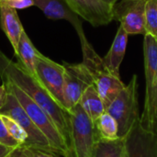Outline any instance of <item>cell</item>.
I'll return each mask as SVG.
<instances>
[{"label":"cell","mask_w":157,"mask_h":157,"mask_svg":"<svg viewBox=\"0 0 157 157\" xmlns=\"http://www.w3.org/2000/svg\"><path fill=\"white\" fill-rule=\"evenodd\" d=\"M2 84L5 85L6 90L12 92L15 95L17 101L31 119V121L34 122V124L47 137L54 151L58 155L63 156L65 152L68 150V146L63 136L51 117L31 98H29L13 83L7 80H2Z\"/></svg>","instance_id":"4"},{"label":"cell","mask_w":157,"mask_h":157,"mask_svg":"<svg viewBox=\"0 0 157 157\" xmlns=\"http://www.w3.org/2000/svg\"><path fill=\"white\" fill-rule=\"evenodd\" d=\"M6 91V100L4 107L0 110V114H4L12 118L26 132L28 135V140L23 145L55 152L54 149L52 147L47 137L34 124V122L31 121V119L29 117V115L26 113L24 109L17 101L15 95L8 90Z\"/></svg>","instance_id":"8"},{"label":"cell","mask_w":157,"mask_h":157,"mask_svg":"<svg viewBox=\"0 0 157 157\" xmlns=\"http://www.w3.org/2000/svg\"><path fill=\"white\" fill-rule=\"evenodd\" d=\"M1 1H5V0H0V2H1Z\"/></svg>","instance_id":"30"},{"label":"cell","mask_w":157,"mask_h":157,"mask_svg":"<svg viewBox=\"0 0 157 157\" xmlns=\"http://www.w3.org/2000/svg\"><path fill=\"white\" fill-rule=\"evenodd\" d=\"M6 96H7V91L4 84L0 86V110L4 107L6 100Z\"/></svg>","instance_id":"25"},{"label":"cell","mask_w":157,"mask_h":157,"mask_svg":"<svg viewBox=\"0 0 157 157\" xmlns=\"http://www.w3.org/2000/svg\"><path fill=\"white\" fill-rule=\"evenodd\" d=\"M71 9L94 27L109 24L112 19V6L101 0H66Z\"/></svg>","instance_id":"12"},{"label":"cell","mask_w":157,"mask_h":157,"mask_svg":"<svg viewBox=\"0 0 157 157\" xmlns=\"http://www.w3.org/2000/svg\"><path fill=\"white\" fill-rule=\"evenodd\" d=\"M9 157H28V156L25 155V153L22 151L21 147L19 146V147H17V148H16V149L14 150V152L12 153V155H11Z\"/></svg>","instance_id":"27"},{"label":"cell","mask_w":157,"mask_h":157,"mask_svg":"<svg viewBox=\"0 0 157 157\" xmlns=\"http://www.w3.org/2000/svg\"><path fill=\"white\" fill-rule=\"evenodd\" d=\"M0 27L16 52L24 29L17 10L9 6L6 0L0 2Z\"/></svg>","instance_id":"14"},{"label":"cell","mask_w":157,"mask_h":157,"mask_svg":"<svg viewBox=\"0 0 157 157\" xmlns=\"http://www.w3.org/2000/svg\"><path fill=\"white\" fill-rule=\"evenodd\" d=\"M1 120L6 127V129L7 130L8 133L10 134V136L16 140L20 145L25 144V143L28 140V135L26 133V132L20 127V125L14 121L12 118L4 115V114H0Z\"/></svg>","instance_id":"20"},{"label":"cell","mask_w":157,"mask_h":157,"mask_svg":"<svg viewBox=\"0 0 157 157\" xmlns=\"http://www.w3.org/2000/svg\"><path fill=\"white\" fill-rule=\"evenodd\" d=\"M71 113V140L68 150L73 157H93L98 136L94 122L88 118L80 105Z\"/></svg>","instance_id":"6"},{"label":"cell","mask_w":157,"mask_h":157,"mask_svg":"<svg viewBox=\"0 0 157 157\" xmlns=\"http://www.w3.org/2000/svg\"><path fill=\"white\" fill-rule=\"evenodd\" d=\"M145 28L146 33L157 39V0H146Z\"/></svg>","instance_id":"21"},{"label":"cell","mask_w":157,"mask_h":157,"mask_svg":"<svg viewBox=\"0 0 157 157\" xmlns=\"http://www.w3.org/2000/svg\"><path fill=\"white\" fill-rule=\"evenodd\" d=\"M0 78L19 87L31 98L53 121L69 147L71 140V113L61 107L42 87L37 78L20 63H15L0 51Z\"/></svg>","instance_id":"1"},{"label":"cell","mask_w":157,"mask_h":157,"mask_svg":"<svg viewBox=\"0 0 157 157\" xmlns=\"http://www.w3.org/2000/svg\"><path fill=\"white\" fill-rule=\"evenodd\" d=\"M101 1H103L105 4H107V5L110 6H113L119 0H101Z\"/></svg>","instance_id":"28"},{"label":"cell","mask_w":157,"mask_h":157,"mask_svg":"<svg viewBox=\"0 0 157 157\" xmlns=\"http://www.w3.org/2000/svg\"><path fill=\"white\" fill-rule=\"evenodd\" d=\"M20 147L28 157H63L52 151L43 150L36 147H30V146H24V145H20Z\"/></svg>","instance_id":"22"},{"label":"cell","mask_w":157,"mask_h":157,"mask_svg":"<svg viewBox=\"0 0 157 157\" xmlns=\"http://www.w3.org/2000/svg\"><path fill=\"white\" fill-rule=\"evenodd\" d=\"M128 35L129 34L124 30V29L120 26L109 51L103 58L104 63L109 71L117 77H121L120 67L125 55L128 43Z\"/></svg>","instance_id":"15"},{"label":"cell","mask_w":157,"mask_h":157,"mask_svg":"<svg viewBox=\"0 0 157 157\" xmlns=\"http://www.w3.org/2000/svg\"><path fill=\"white\" fill-rule=\"evenodd\" d=\"M106 111L118 123L119 137H125L133 125L140 121L137 75H133L128 85L120 91Z\"/></svg>","instance_id":"5"},{"label":"cell","mask_w":157,"mask_h":157,"mask_svg":"<svg viewBox=\"0 0 157 157\" xmlns=\"http://www.w3.org/2000/svg\"><path fill=\"white\" fill-rule=\"evenodd\" d=\"M127 157H157V133L144 128L138 121L125 136Z\"/></svg>","instance_id":"11"},{"label":"cell","mask_w":157,"mask_h":157,"mask_svg":"<svg viewBox=\"0 0 157 157\" xmlns=\"http://www.w3.org/2000/svg\"><path fill=\"white\" fill-rule=\"evenodd\" d=\"M93 157H127L125 137L114 140L98 139L94 148Z\"/></svg>","instance_id":"18"},{"label":"cell","mask_w":157,"mask_h":157,"mask_svg":"<svg viewBox=\"0 0 157 157\" xmlns=\"http://www.w3.org/2000/svg\"><path fill=\"white\" fill-rule=\"evenodd\" d=\"M35 77L48 94L61 107L66 109L63 98V64H60L38 52L35 63Z\"/></svg>","instance_id":"7"},{"label":"cell","mask_w":157,"mask_h":157,"mask_svg":"<svg viewBox=\"0 0 157 157\" xmlns=\"http://www.w3.org/2000/svg\"><path fill=\"white\" fill-rule=\"evenodd\" d=\"M33 2L48 18L64 19L74 26L76 32L84 30L80 17L71 9L66 0H33Z\"/></svg>","instance_id":"13"},{"label":"cell","mask_w":157,"mask_h":157,"mask_svg":"<svg viewBox=\"0 0 157 157\" xmlns=\"http://www.w3.org/2000/svg\"><path fill=\"white\" fill-rule=\"evenodd\" d=\"M94 126L98 139L114 140L119 138V129L116 120L105 111L95 122Z\"/></svg>","instance_id":"19"},{"label":"cell","mask_w":157,"mask_h":157,"mask_svg":"<svg viewBox=\"0 0 157 157\" xmlns=\"http://www.w3.org/2000/svg\"><path fill=\"white\" fill-rule=\"evenodd\" d=\"M7 5L14 9H25L34 6L33 0H6Z\"/></svg>","instance_id":"24"},{"label":"cell","mask_w":157,"mask_h":157,"mask_svg":"<svg viewBox=\"0 0 157 157\" xmlns=\"http://www.w3.org/2000/svg\"><path fill=\"white\" fill-rule=\"evenodd\" d=\"M79 105L93 122L106 111L104 102L95 85L86 87L80 98Z\"/></svg>","instance_id":"16"},{"label":"cell","mask_w":157,"mask_h":157,"mask_svg":"<svg viewBox=\"0 0 157 157\" xmlns=\"http://www.w3.org/2000/svg\"><path fill=\"white\" fill-rule=\"evenodd\" d=\"M145 98L140 117L143 128L157 133V39L146 33L144 41Z\"/></svg>","instance_id":"3"},{"label":"cell","mask_w":157,"mask_h":157,"mask_svg":"<svg viewBox=\"0 0 157 157\" xmlns=\"http://www.w3.org/2000/svg\"><path fill=\"white\" fill-rule=\"evenodd\" d=\"M146 0H120L112 6V17L128 34H146Z\"/></svg>","instance_id":"10"},{"label":"cell","mask_w":157,"mask_h":157,"mask_svg":"<svg viewBox=\"0 0 157 157\" xmlns=\"http://www.w3.org/2000/svg\"><path fill=\"white\" fill-rule=\"evenodd\" d=\"M63 64L64 66L63 98L65 109L71 112L79 104L80 98L86 87L94 85V83L89 72L82 63H68L63 62Z\"/></svg>","instance_id":"9"},{"label":"cell","mask_w":157,"mask_h":157,"mask_svg":"<svg viewBox=\"0 0 157 157\" xmlns=\"http://www.w3.org/2000/svg\"><path fill=\"white\" fill-rule=\"evenodd\" d=\"M38 52L39 51L34 47L33 43L31 42L26 31L23 30L15 55L17 59V63H20L26 70H28L34 76H35V63H36Z\"/></svg>","instance_id":"17"},{"label":"cell","mask_w":157,"mask_h":157,"mask_svg":"<svg viewBox=\"0 0 157 157\" xmlns=\"http://www.w3.org/2000/svg\"><path fill=\"white\" fill-rule=\"evenodd\" d=\"M0 144H3L5 146L14 148V149L20 146V144L16 140H14L8 133L7 130L6 129V127L1 120V117H0Z\"/></svg>","instance_id":"23"},{"label":"cell","mask_w":157,"mask_h":157,"mask_svg":"<svg viewBox=\"0 0 157 157\" xmlns=\"http://www.w3.org/2000/svg\"><path fill=\"white\" fill-rule=\"evenodd\" d=\"M14 148H10L3 144H0V157H9L14 152Z\"/></svg>","instance_id":"26"},{"label":"cell","mask_w":157,"mask_h":157,"mask_svg":"<svg viewBox=\"0 0 157 157\" xmlns=\"http://www.w3.org/2000/svg\"><path fill=\"white\" fill-rule=\"evenodd\" d=\"M63 157H73V155H72L71 152H70L69 150H67V151L65 152V154L63 155Z\"/></svg>","instance_id":"29"},{"label":"cell","mask_w":157,"mask_h":157,"mask_svg":"<svg viewBox=\"0 0 157 157\" xmlns=\"http://www.w3.org/2000/svg\"><path fill=\"white\" fill-rule=\"evenodd\" d=\"M77 34L83 52L82 63L89 72L93 79V83L104 102L105 108L107 109L125 85L121 80V77L113 75L109 71L104 63L103 58L96 52L92 45L86 40L84 30L77 32Z\"/></svg>","instance_id":"2"}]
</instances>
